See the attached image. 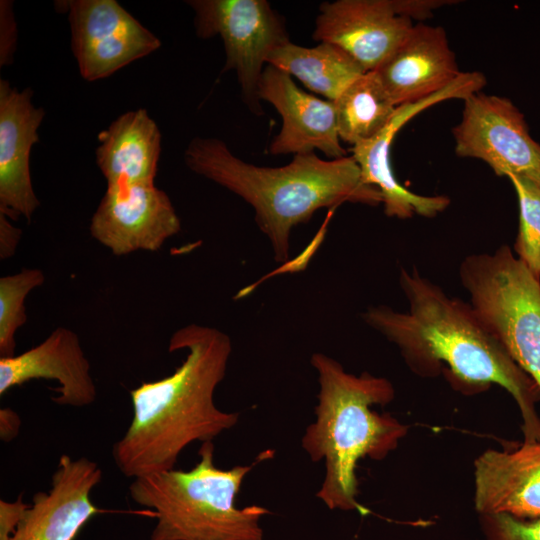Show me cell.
I'll list each match as a JSON object with an SVG mask.
<instances>
[{
	"label": "cell",
	"mask_w": 540,
	"mask_h": 540,
	"mask_svg": "<svg viewBox=\"0 0 540 540\" xmlns=\"http://www.w3.org/2000/svg\"><path fill=\"white\" fill-rule=\"evenodd\" d=\"M399 284L408 311L369 307L362 314L365 323L396 345L419 376L444 373L452 384L470 392L492 384L504 388L520 410L524 441H540L539 386L512 360L471 304L450 297L416 268L401 269Z\"/></svg>",
	"instance_id": "obj_1"
},
{
	"label": "cell",
	"mask_w": 540,
	"mask_h": 540,
	"mask_svg": "<svg viewBox=\"0 0 540 540\" xmlns=\"http://www.w3.org/2000/svg\"><path fill=\"white\" fill-rule=\"evenodd\" d=\"M168 349L185 350V360L171 375L130 391L133 418L112 449L115 465L132 479L173 469L189 444L212 441L239 420L214 403L232 351L229 336L189 324L172 334Z\"/></svg>",
	"instance_id": "obj_2"
},
{
	"label": "cell",
	"mask_w": 540,
	"mask_h": 540,
	"mask_svg": "<svg viewBox=\"0 0 540 540\" xmlns=\"http://www.w3.org/2000/svg\"><path fill=\"white\" fill-rule=\"evenodd\" d=\"M184 159L187 167L247 202L259 229L269 239L276 262L289 257L292 229L322 208L345 202L377 206L380 192L363 182L352 156L324 160L314 152L297 154L281 167H264L235 156L217 138L196 137Z\"/></svg>",
	"instance_id": "obj_3"
},
{
	"label": "cell",
	"mask_w": 540,
	"mask_h": 540,
	"mask_svg": "<svg viewBox=\"0 0 540 540\" xmlns=\"http://www.w3.org/2000/svg\"><path fill=\"white\" fill-rule=\"evenodd\" d=\"M310 363L318 373L320 389L316 419L306 428L301 445L313 462L325 463L316 497L331 510L366 515L357 501L358 462L366 457L384 459L408 432L407 425L390 414L371 409L390 403L394 387L388 379L368 372L348 373L323 353H314Z\"/></svg>",
	"instance_id": "obj_4"
},
{
	"label": "cell",
	"mask_w": 540,
	"mask_h": 540,
	"mask_svg": "<svg viewBox=\"0 0 540 540\" xmlns=\"http://www.w3.org/2000/svg\"><path fill=\"white\" fill-rule=\"evenodd\" d=\"M214 444L203 442L200 461L190 470L175 468L133 479L130 498L155 510L156 525L149 540H263L259 525L269 510L259 505L235 506L246 475L268 459L266 451L251 465L219 469Z\"/></svg>",
	"instance_id": "obj_5"
},
{
	"label": "cell",
	"mask_w": 540,
	"mask_h": 540,
	"mask_svg": "<svg viewBox=\"0 0 540 540\" xmlns=\"http://www.w3.org/2000/svg\"><path fill=\"white\" fill-rule=\"evenodd\" d=\"M459 278L481 321L540 388V280L505 244L466 256Z\"/></svg>",
	"instance_id": "obj_6"
},
{
	"label": "cell",
	"mask_w": 540,
	"mask_h": 540,
	"mask_svg": "<svg viewBox=\"0 0 540 540\" xmlns=\"http://www.w3.org/2000/svg\"><path fill=\"white\" fill-rule=\"evenodd\" d=\"M199 38L220 36L226 62L234 70L249 109L261 115L259 81L269 54L289 42L282 17L265 0H190Z\"/></svg>",
	"instance_id": "obj_7"
},
{
	"label": "cell",
	"mask_w": 540,
	"mask_h": 540,
	"mask_svg": "<svg viewBox=\"0 0 540 540\" xmlns=\"http://www.w3.org/2000/svg\"><path fill=\"white\" fill-rule=\"evenodd\" d=\"M463 102L452 129L456 155L482 160L498 176L518 175L540 184V144L513 102L481 91Z\"/></svg>",
	"instance_id": "obj_8"
},
{
	"label": "cell",
	"mask_w": 540,
	"mask_h": 540,
	"mask_svg": "<svg viewBox=\"0 0 540 540\" xmlns=\"http://www.w3.org/2000/svg\"><path fill=\"white\" fill-rule=\"evenodd\" d=\"M81 76L96 81L156 51L161 41L115 0L65 1Z\"/></svg>",
	"instance_id": "obj_9"
},
{
	"label": "cell",
	"mask_w": 540,
	"mask_h": 540,
	"mask_svg": "<svg viewBox=\"0 0 540 540\" xmlns=\"http://www.w3.org/2000/svg\"><path fill=\"white\" fill-rule=\"evenodd\" d=\"M485 85L486 78L482 73L462 72L450 86L435 95L398 106L390 122L376 136L351 147V156L360 168L363 182L380 192L387 216L399 219H408L414 215L431 218L449 206L450 199L447 196L419 195L399 183L391 165V145L398 131L415 115L445 100H464L480 92Z\"/></svg>",
	"instance_id": "obj_10"
},
{
	"label": "cell",
	"mask_w": 540,
	"mask_h": 540,
	"mask_svg": "<svg viewBox=\"0 0 540 540\" xmlns=\"http://www.w3.org/2000/svg\"><path fill=\"white\" fill-rule=\"evenodd\" d=\"M90 234L116 256L158 251L181 230L168 195L154 182L107 186Z\"/></svg>",
	"instance_id": "obj_11"
},
{
	"label": "cell",
	"mask_w": 540,
	"mask_h": 540,
	"mask_svg": "<svg viewBox=\"0 0 540 540\" xmlns=\"http://www.w3.org/2000/svg\"><path fill=\"white\" fill-rule=\"evenodd\" d=\"M313 39L337 45L364 70L375 71L413 28L392 0H337L319 7Z\"/></svg>",
	"instance_id": "obj_12"
},
{
	"label": "cell",
	"mask_w": 540,
	"mask_h": 540,
	"mask_svg": "<svg viewBox=\"0 0 540 540\" xmlns=\"http://www.w3.org/2000/svg\"><path fill=\"white\" fill-rule=\"evenodd\" d=\"M260 100L272 104L282 128L269 146L272 155L305 154L319 150L331 159L347 156L338 134L334 102L300 89L288 73L266 65L258 86Z\"/></svg>",
	"instance_id": "obj_13"
},
{
	"label": "cell",
	"mask_w": 540,
	"mask_h": 540,
	"mask_svg": "<svg viewBox=\"0 0 540 540\" xmlns=\"http://www.w3.org/2000/svg\"><path fill=\"white\" fill-rule=\"evenodd\" d=\"M101 479L96 462L63 454L50 489L34 494L10 540H74L89 519L101 512L90 499Z\"/></svg>",
	"instance_id": "obj_14"
},
{
	"label": "cell",
	"mask_w": 540,
	"mask_h": 540,
	"mask_svg": "<svg viewBox=\"0 0 540 540\" xmlns=\"http://www.w3.org/2000/svg\"><path fill=\"white\" fill-rule=\"evenodd\" d=\"M30 88L18 90L0 80V211L28 222L40 202L30 174V152L39 141L45 111L32 103Z\"/></svg>",
	"instance_id": "obj_15"
},
{
	"label": "cell",
	"mask_w": 540,
	"mask_h": 540,
	"mask_svg": "<svg viewBox=\"0 0 540 540\" xmlns=\"http://www.w3.org/2000/svg\"><path fill=\"white\" fill-rule=\"evenodd\" d=\"M375 72L396 107L435 95L462 73L445 30L422 23L413 26Z\"/></svg>",
	"instance_id": "obj_16"
},
{
	"label": "cell",
	"mask_w": 540,
	"mask_h": 540,
	"mask_svg": "<svg viewBox=\"0 0 540 540\" xmlns=\"http://www.w3.org/2000/svg\"><path fill=\"white\" fill-rule=\"evenodd\" d=\"M33 379H51L59 383L58 405L85 407L97 395L90 374V363L77 333L57 327L35 347L12 357L0 358V395Z\"/></svg>",
	"instance_id": "obj_17"
},
{
	"label": "cell",
	"mask_w": 540,
	"mask_h": 540,
	"mask_svg": "<svg viewBox=\"0 0 540 540\" xmlns=\"http://www.w3.org/2000/svg\"><path fill=\"white\" fill-rule=\"evenodd\" d=\"M474 487L479 515L540 517V441L484 451L474 461Z\"/></svg>",
	"instance_id": "obj_18"
},
{
	"label": "cell",
	"mask_w": 540,
	"mask_h": 540,
	"mask_svg": "<svg viewBox=\"0 0 540 540\" xmlns=\"http://www.w3.org/2000/svg\"><path fill=\"white\" fill-rule=\"evenodd\" d=\"M96 163L107 186L154 182L161 133L145 109L128 111L98 135Z\"/></svg>",
	"instance_id": "obj_19"
},
{
	"label": "cell",
	"mask_w": 540,
	"mask_h": 540,
	"mask_svg": "<svg viewBox=\"0 0 540 540\" xmlns=\"http://www.w3.org/2000/svg\"><path fill=\"white\" fill-rule=\"evenodd\" d=\"M267 64L296 77L309 90L332 102L366 73L343 49L328 42L307 48L289 41L269 54Z\"/></svg>",
	"instance_id": "obj_20"
},
{
	"label": "cell",
	"mask_w": 540,
	"mask_h": 540,
	"mask_svg": "<svg viewBox=\"0 0 540 540\" xmlns=\"http://www.w3.org/2000/svg\"><path fill=\"white\" fill-rule=\"evenodd\" d=\"M340 140L352 146L376 136L397 107L375 71L355 79L334 101Z\"/></svg>",
	"instance_id": "obj_21"
},
{
	"label": "cell",
	"mask_w": 540,
	"mask_h": 540,
	"mask_svg": "<svg viewBox=\"0 0 540 540\" xmlns=\"http://www.w3.org/2000/svg\"><path fill=\"white\" fill-rule=\"evenodd\" d=\"M44 281V273L36 268L0 278V358L15 356V333L27 321L25 299Z\"/></svg>",
	"instance_id": "obj_22"
},
{
	"label": "cell",
	"mask_w": 540,
	"mask_h": 540,
	"mask_svg": "<svg viewBox=\"0 0 540 540\" xmlns=\"http://www.w3.org/2000/svg\"><path fill=\"white\" fill-rule=\"evenodd\" d=\"M519 204L516 257L540 280V184L522 176L509 175Z\"/></svg>",
	"instance_id": "obj_23"
},
{
	"label": "cell",
	"mask_w": 540,
	"mask_h": 540,
	"mask_svg": "<svg viewBox=\"0 0 540 540\" xmlns=\"http://www.w3.org/2000/svg\"><path fill=\"white\" fill-rule=\"evenodd\" d=\"M479 524L483 540H540V517L480 514Z\"/></svg>",
	"instance_id": "obj_24"
},
{
	"label": "cell",
	"mask_w": 540,
	"mask_h": 540,
	"mask_svg": "<svg viewBox=\"0 0 540 540\" xmlns=\"http://www.w3.org/2000/svg\"><path fill=\"white\" fill-rule=\"evenodd\" d=\"M17 30L13 13V3L0 1V66L13 61L16 48Z\"/></svg>",
	"instance_id": "obj_25"
},
{
	"label": "cell",
	"mask_w": 540,
	"mask_h": 540,
	"mask_svg": "<svg viewBox=\"0 0 540 540\" xmlns=\"http://www.w3.org/2000/svg\"><path fill=\"white\" fill-rule=\"evenodd\" d=\"M29 507L22 495L14 502L0 500V540H10Z\"/></svg>",
	"instance_id": "obj_26"
},
{
	"label": "cell",
	"mask_w": 540,
	"mask_h": 540,
	"mask_svg": "<svg viewBox=\"0 0 540 540\" xmlns=\"http://www.w3.org/2000/svg\"><path fill=\"white\" fill-rule=\"evenodd\" d=\"M394 9L400 16L410 20H424L432 15L433 10L456 3L448 0H392Z\"/></svg>",
	"instance_id": "obj_27"
},
{
	"label": "cell",
	"mask_w": 540,
	"mask_h": 540,
	"mask_svg": "<svg viewBox=\"0 0 540 540\" xmlns=\"http://www.w3.org/2000/svg\"><path fill=\"white\" fill-rule=\"evenodd\" d=\"M22 235L21 229L15 227L10 218L0 211V258L8 259L15 254Z\"/></svg>",
	"instance_id": "obj_28"
},
{
	"label": "cell",
	"mask_w": 540,
	"mask_h": 540,
	"mask_svg": "<svg viewBox=\"0 0 540 540\" xmlns=\"http://www.w3.org/2000/svg\"><path fill=\"white\" fill-rule=\"evenodd\" d=\"M21 420L11 408L0 409V438L2 441H12L20 431Z\"/></svg>",
	"instance_id": "obj_29"
}]
</instances>
